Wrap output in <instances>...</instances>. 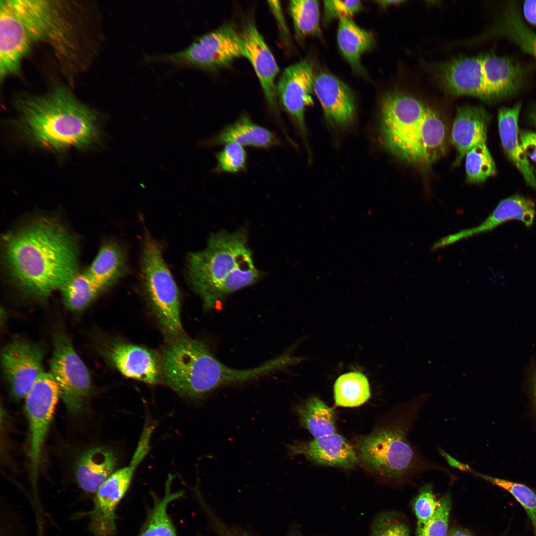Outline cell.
<instances>
[{
    "instance_id": "cell-1",
    "label": "cell",
    "mask_w": 536,
    "mask_h": 536,
    "mask_svg": "<svg viewBox=\"0 0 536 536\" xmlns=\"http://www.w3.org/2000/svg\"><path fill=\"white\" fill-rule=\"evenodd\" d=\"M75 239L59 222L42 217L8 234L3 257L8 273L24 295L48 298L78 272Z\"/></svg>"
},
{
    "instance_id": "cell-2",
    "label": "cell",
    "mask_w": 536,
    "mask_h": 536,
    "mask_svg": "<svg viewBox=\"0 0 536 536\" xmlns=\"http://www.w3.org/2000/svg\"><path fill=\"white\" fill-rule=\"evenodd\" d=\"M20 133L32 143L55 151L84 149L100 143L99 115L67 88L16 100Z\"/></svg>"
},
{
    "instance_id": "cell-3",
    "label": "cell",
    "mask_w": 536,
    "mask_h": 536,
    "mask_svg": "<svg viewBox=\"0 0 536 536\" xmlns=\"http://www.w3.org/2000/svg\"><path fill=\"white\" fill-rule=\"evenodd\" d=\"M428 397L425 394L409 400L395 420L358 437L354 449L359 463L386 479L400 482L430 470L450 472L427 460L408 438Z\"/></svg>"
},
{
    "instance_id": "cell-4",
    "label": "cell",
    "mask_w": 536,
    "mask_h": 536,
    "mask_svg": "<svg viewBox=\"0 0 536 536\" xmlns=\"http://www.w3.org/2000/svg\"><path fill=\"white\" fill-rule=\"evenodd\" d=\"M247 230L212 233L206 248L187 257V275L206 310L217 308L224 293L242 279L254 264Z\"/></svg>"
},
{
    "instance_id": "cell-5",
    "label": "cell",
    "mask_w": 536,
    "mask_h": 536,
    "mask_svg": "<svg viewBox=\"0 0 536 536\" xmlns=\"http://www.w3.org/2000/svg\"><path fill=\"white\" fill-rule=\"evenodd\" d=\"M162 377L178 394L200 399L236 384L241 374L217 359L202 342L184 336L168 343L161 356Z\"/></svg>"
},
{
    "instance_id": "cell-6",
    "label": "cell",
    "mask_w": 536,
    "mask_h": 536,
    "mask_svg": "<svg viewBox=\"0 0 536 536\" xmlns=\"http://www.w3.org/2000/svg\"><path fill=\"white\" fill-rule=\"evenodd\" d=\"M159 243L146 231L140 260V279L147 304L167 343L185 335L178 288Z\"/></svg>"
},
{
    "instance_id": "cell-7",
    "label": "cell",
    "mask_w": 536,
    "mask_h": 536,
    "mask_svg": "<svg viewBox=\"0 0 536 536\" xmlns=\"http://www.w3.org/2000/svg\"><path fill=\"white\" fill-rule=\"evenodd\" d=\"M240 57H244L241 33L232 25L225 24L199 37L181 51L146 55L142 61L212 71L228 66Z\"/></svg>"
},
{
    "instance_id": "cell-8",
    "label": "cell",
    "mask_w": 536,
    "mask_h": 536,
    "mask_svg": "<svg viewBox=\"0 0 536 536\" xmlns=\"http://www.w3.org/2000/svg\"><path fill=\"white\" fill-rule=\"evenodd\" d=\"M32 41L51 45L60 58L73 57L77 49L72 24L60 4L49 0H7Z\"/></svg>"
},
{
    "instance_id": "cell-9",
    "label": "cell",
    "mask_w": 536,
    "mask_h": 536,
    "mask_svg": "<svg viewBox=\"0 0 536 536\" xmlns=\"http://www.w3.org/2000/svg\"><path fill=\"white\" fill-rule=\"evenodd\" d=\"M52 341L50 373L58 386L60 397L66 407L71 412H78L92 390L90 373L63 330L55 331Z\"/></svg>"
},
{
    "instance_id": "cell-10",
    "label": "cell",
    "mask_w": 536,
    "mask_h": 536,
    "mask_svg": "<svg viewBox=\"0 0 536 536\" xmlns=\"http://www.w3.org/2000/svg\"><path fill=\"white\" fill-rule=\"evenodd\" d=\"M60 397L52 374L44 372L25 397V409L30 431L29 458L33 480H36L41 452Z\"/></svg>"
},
{
    "instance_id": "cell-11",
    "label": "cell",
    "mask_w": 536,
    "mask_h": 536,
    "mask_svg": "<svg viewBox=\"0 0 536 536\" xmlns=\"http://www.w3.org/2000/svg\"><path fill=\"white\" fill-rule=\"evenodd\" d=\"M428 107L399 91L387 93L379 106V139L391 153L423 119Z\"/></svg>"
},
{
    "instance_id": "cell-12",
    "label": "cell",
    "mask_w": 536,
    "mask_h": 536,
    "mask_svg": "<svg viewBox=\"0 0 536 536\" xmlns=\"http://www.w3.org/2000/svg\"><path fill=\"white\" fill-rule=\"evenodd\" d=\"M1 367L12 395L25 398L38 378L44 372V351L36 343L16 338L2 349Z\"/></svg>"
},
{
    "instance_id": "cell-13",
    "label": "cell",
    "mask_w": 536,
    "mask_h": 536,
    "mask_svg": "<svg viewBox=\"0 0 536 536\" xmlns=\"http://www.w3.org/2000/svg\"><path fill=\"white\" fill-rule=\"evenodd\" d=\"M446 148L445 126L437 113L429 107L421 122L393 154L411 165L425 167L441 157Z\"/></svg>"
},
{
    "instance_id": "cell-14",
    "label": "cell",
    "mask_w": 536,
    "mask_h": 536,
    "mask_svg": "<svg viewBox=\"0 0 536 536\" xmlns=\"http://www.w3.org/2000/svg\"><path fill=\"white\" fill-rule=\"evenodd\" d=\"M315 77L311 64L303 60L285 68L276 84L280 103L301 134L307 149L304 113L306 108L313 103Z\"/></svg>"
},
{
    "instance_id": "cell-15",
    "label": "cell",
    "mask_w": 536,
    "mask_h": 536,
    "mask_svg": "<svg viewBox=\"0 0 536 536\" xmlns=\"http://www.w3.org/2000/svg\"><path fill=\"white\" fill-rule=\"evenodd\" d=\"M142 458L134 454L130 464L114 472L96 492L89 528L95 536H114L116 510L128 490L136 467Z\"/></svg>"
},
{
    "instance_id": "cell-16",
    "label": "cell",
    "mask_w": 536,
    "mask_h": 536,
    "mask_svg": "<svg viewBox=\"0 0 536 536\" xmlns=\"http://www.w3.org/2000/svg\"><path fill=\"white\" fill-rule=\"evenodd\" d=\"M100 351L107 361L126 377L152 385L158 383L162 377L161 356L150 349L112 341L103 345Z\"/></svg>"
},
{
    "instance_id": "cell-17",
    "label": "cell",
    "mask_w": 536,
    "mask_h": 536,
    "mask_svg": "<svg viewBox=\"0 0 536 536\" xmlns=\"http://www.w3.org/2000/svg\"><path fill=\"white\" fill-rule=\"evenodd\" d=\"M241 35L244 57L252 65L259 79L267 104L275 116L279 117L275 80L279 68L269 47L255 25L249 22Z\"/></svg>"
},
{
    "instance_id": "cell-18",
    "label": "cell",
    "mask_w": 536,
    "mask_h": 536,
    "mask_svg": "<svg viewBox=\"0 0 536 536\" xmlns=\"http://www.w3.org/2000/svg\"><path fill=\"white\" fill-rule=\"evenodd\" d=\"M535 212V204L531 200L521 195L511 196L501 201L491 213L480 224L440 238L431 245V250L436 251L491 231L511 220L521 221L527 227H530L533 223Z\"/></svg>"
},
{
    "instance_id": "cell-19",
    "label": "cell",
    "mask_w": 536,
    "mask_h": 536,
    "mask_svg": "<svg viewBox=\"0 0 536 536\" xmlns=\"http://www.w3.org/2000/svg\"><path fill=\"white\" fill-rule=\"evenodd\" d=\"M0 4V76L17 74L32 41L7 0Z\"/></svg>"
},
{
    "instance_id": "cell-20",
    "label": "cell",
    "mask_w": 536,
    "mask_h": 536,
    "mask_svg": "<svg viewBox=\"0 0 536 536\" xmlns=\"http://www.w3.org/2000/svg\"><path fill=\"white\" fill-rule=\"evenodd\" d=\"M290 455H302L323 466L350 469L359 464L354 447L342 435L333 433L308 442L287 445Z\"/></svg>"
},
{
    "instance_id": "cell-21",
    "label": "cell",
    "mask_w": 536,
    "mask_h": 536,
    "mask_svg": "<svg viewBox=\"0 0 536 536\" xmlns=\"http://www.w3.org/2000/svg\"><path fill=\"white\" fill-rule=\"evenodd\" d=\"M314 91L322 106L327 120L344 127L351 123L355 113L353 93L334 75L322 72L315 77Z\"/></svg>"
},
{
    "instance_id": "cell-22",
    "label": "cell",
    "mask_w": 536,
    "mask_h": 536,
    "mask_svg": "<svg viewBox=\"0 0 536 536\" xmlns=\"http://www.w3.org/2000/svg\"><path fill=\"white\" fill-rule=\"evenodd\" d=\"M488 116L477 106L458 107L452 129L451 140L457 151L454 166L458 165L474 146L486 142Z\"/></svg>"
},
{
    "instance_id": "cell-23",
    "label": "cell",
    "mask_w": 536,
    "mask_h": 536,
    "mask_svg": "<svg viewBox=\"0 0 536 536\" xmlns=\"http://www.w3.org/2000/svg\"><path fill=\"white\" fill-rule=\"evenodd\" d=\"M230 142L263 149L270 148L281 143L274 133L255 123L246 114L241 115L215 135L201 143L204 146H215Z\"/></svg>"
},
{
    "instance_id": "cell-24",
    "label": "cell",
    "mask_w": 536,
    "mask_h": 536,
    "mask_svg": "<svg viewBox=\"0 0 536 536\" xmlns=\"http://www.w3.org/2000/svg\"><path fill=\"white\" fill-rule=\"evenodd\" d=\"M519 103L511 108L503 107L498 114V129L503 148L509 159L523 175L528 185L536 192V178L518 138Z\"/></svg>"
},
{
    "instance_id": "cell-25",
    "label": "cell",
    "mask_w": 536,
    "mask_h": 536,
    "mask_svg": "<svg viewBox=\"0 0 536 536\" xmlns=\"http://www.w3.org/2000/svg\"><path fill=\"white\" fill-rule=\"evenodd\" d=\"M117 458L110 450L103 447L91 449L79 458L75 477L79 486L85 492H96L114 472Z\"/></svg>"
},
{
    "instance_id": "cell-26",
    "label": "cell",
    "mask_w": 536,
    "mask_h": 536,
    "mask_svg": "<svg viewBox=\"0 0 536 536\" xmlns=\"http://www.w3.org/2000/svg\"><path fill=\"white\" fill-rule=\"evenodd\" d=\"M127 256L123 248L113 242L104 243L86 272L103 291L126 274Z\"/></svg>"
},
{
    "instance_id": "cell-27",
    "label": "cell",
    "mask_w": 536,
    "mask_h": 536,
    "mask_svg": "<svg viewBox=\"0 0 536 536\" xmlns=\"http://www.w3.org/2000/svg\"><path fill=\"white\" fill-rule=\"evenodd\" d=\"M337 40L344 59L354 70L361 72V57L374 44L372 34L358 26L350 16H347L339 19Z\"/></svg>"
},
{
    "instance_id": "cell-28",
    "label": "cell",
    "mask_w": 536,
    "mask_h": 536,
    "mask_svg": "<svg viewBox=\"0 0 536 536\" xmlns=\"http://www.w3.org/2000/svg\"><path fill=\"white\" fill-rule=\"evenodd\" d=\"M492 100L507 97L520 86L522 72L512 60L494 55L483 56Z\"/></svg>"
},
{
    "instance_id": "cell-29",
    "label": "cell",
    "mask_w": 536,
    "mask_h": 536,
    "mask_svg": "<svg viewBox=\"0 0 536 536\" xmlns=\"http://www.w3.org/2000/svg\"><path fill=\"white\" fill-rule=\"evenodd\" d=\"M173 476L170 474L166 481L163 497L153 495V504L148 512L138 536H177L175 527L168 513L169 504L183 496L182 490H171Z\"/></svg>"
},
{
    "instance_id": "cell-30",
    "label": "cell",
    "mask_w": 536,
    "mask_h": 536,
    "mask_svg": "<svg viewBox=\"0 0 536 536\" xmlns=\"http://www.w3.org/2000/svg\"><path fill=\"white\" fill-rule=\"evenodd\" d=\"M300 424L306 428L315 438L335 433V415L333 408L317 397L309 399L297 406Z\"/></svg>"
},
{
    "instance_id": "cell-31",
    "label": "cell",
    "mask_w": 536,
    "mask_h": 536,
    "mask_svg": "<svg viewBox=\"0 0 536 536\" xmlns=\"http://www.w3.org/2000/svg\"><path fill=\"white\" fill-rule=\"evenodd\" d=\"M65 307L79 312L86 309L103 291L85 272H77L60 289Z\"/></svg>"
},
{
    "instance_id": "cell-32",
    "label": "cell",
    "mask_w": 536,
    "mask_h": 536,
    "mask_svg": "<svg viewBox=\"0 0 536 536\" xmlns=\"http://www.w3.org/2000/svg\"><path fill=\"white\" fill-rule=\"evenodd\" d=\"M334 399L337 406L356 407L364 404L370 397L368 380L363 374L351 372L343 374L336 380Z\"/></svg>"
},
{
    "instance_id": "cell-33",
    "label": "cell",
    "mask_w": 536,
    "mask_h": 536,
    "mask_svg": "<svg viewBox=\"0 0 536 536\" xmlns=\"http://www.w3.org/2000/svg\"><path fill=\"white\" fill-rule=\"evenodd\" d=\"M290 12L297 39L320 35V10L318 1L292 0L289 2Z\"/></svg>"
},
{
    "instance_id": "cell-34",
    "label": "cell",
    "mask_w": 536,
    "mask_h": 536,
    "mask_svg": "<svg viewBox=\"0 0 536 536\" xmlns=\"http://www.w3.org/2000/svg\"><path fill=\"white\" fill-rule=\"evenodd\" d=\"M466 180L469 183L484 182L496 173L494 161L485 143L470 149L466 155Z\"/></svg>"
},
{
    "instance_id": "cell-35",
    "label": "cell",
    "mask_w": 536,
    "mask_h": 536,
    "mask_svg": "<svg viewBox=\"0 0 536 536\" xmlns=\"http://www.w3.org/2000/svg\"><path fill=\"white\" fill-rule=\"evenodd\" d=\"M472 474L509 492L525 509L533 527L534 536H536V494L531 488L522 483L495 477L475 470Z\"/></svg>"
},
{
    "instance_id": "cell-36",
    "label": "cell",
    "mask_w": 536,
    "mask_h": 536,
    "mask_svg": "<svg viewBox=\"0 0 536 536\" xmlns=\"http://www.w3.org/2000/svg\"><path fill=\"white\" fill-rule=\"evenodd\" d=\"M507 35L524 51L536 59V33L530 29L516 11L510 10L505 19Z\"/></svg>"
},
{
    "instance_id": "cell-37",
    "label": "cell",
    "mask_w": 536,
    "mask_h": 536,
    "mask_svg": "<svg viewBox=\"0 0 536 536\" xmlns=\"http://www.w3.org/2000/svg\"><path fill=\"white\" fill-rule=\"evenodd\" d=\"M438 507L433 517L425 524L417 523L416 536H447L451 507L449 493L439 500Z\"/></svg>"
},
{
    "instance_id": "cell-38",
    "label": "cell",
    "mask_w": 536,
    "mask_h": 536,
    "mask_svg": "<svg viewBox=\"0 0 536 536\" xmlns=\"http://www.w3.org/2000/svg\"><path fill=\"white\" fill-rule=\"evenodd\" d=\"M216 173H236L244 170L247 160V152L244 147L235 142L225 144L223 148L215 154Z\"/></svg>"
},
{
    "instance_id": "cell-39",
    "label": "cell",
    "mask_w": 536,
    "mask_h": 536,
    "mask_svg": "<svg viewBox=\"0 0 536 536\" xmlns=\"http://www.w3.org/2000/svg\"><path fill=\"white\" fill-rule=\"evenodd\" d=\"M369 536H409L408 526L397 513H378L373 519Z\"/></svg>"
},
{
    "instance_id": "cell-40",
    "label": "cell",
    "mask_w": 536,
    "mask_h": 536,
    "mask_svg": "<svg viewBox=\"0 0 536 536\" xmlns=\"http://www.w3.org/2000/svg\"><path fill=\"white\" fill-rule=\"evenodd\" d=\"M434 495L433 486L426 484L420 489L413 501V510L417 523L425 524L434 516L439 505Z\"/></svg>"
},
{
    "instance_id": "cell-41",
    "label": "cell",
    "mask_w": 536,
    "mask_h": 536,
    "mask_svg": "<svg viewBox=\"0 0 536 536\" xmlns=\"http://www.w3.org/2000/svg\"><path fill=\"white\" fill-rule=\"evenodd\" d=\"M324 20L325 22L338 18L339 19L355 14L362 8L360 0H325L324 1Z\"/></svg>"
},
{
    "instance_id": "cell-42",
    "label": "cell",
    "mask_w": 536,
    "mask_h": 536,
    "mask_svg": "<svg viewBox=\"0 0 536 536\" xmlns=\"http://www.w3.org/2000/svg\"><path fill=\"white\" fill-rule=\"evenodd\" d=\"M519 141L526 155L536 162V132L521 131Z\"/></svg>"
},
{
    "instance_id": "cell-43",
    "label": "cell",
    "mask_w": 536,
    "mask_h": 536,
    "mask_svg": "<svg viewBox=\"0 0 536 536\" xmlns=\"http://www.w3.org/2000/svg\"><path fill=\"white\" fill-rule=\"evenodd\" d=\"M438 450L450 466L462 471L472 473L474 470L468 464L458 461L442 449H439Z\"/></svg>"
},
{
    "instance_id": "cell-44",
    "label": "cell",
    "mask_w": 536,
    "mask_h": 536,
    "mask_svg": "<svg viewBox=\"0 0 536 536\" xmlns=\"http://www.w3.org/2000/svg\"><path fill=\"white\" fill-rule=\"evenodd\" d=\"M523 12L527 21L536 26V0L525 1L523 5Z\"/></svg>"
},
{
    "instance_id": "cell-45",
    "label": "cell",
    "mask_w": 536,
    "mask_h": 536,
    "mask_svg": "<svg viewBox=\"0 0 536 536\" xmlns=\"http://www.w3.org/2000/svg\"><path fill=\"white\" fill-rule=\"evenodd\" d=\"M212 520L213 525L219 536H250L247 533L238 534L233 532L220 522L215 516L212 515Z\"/></svg>"
},
{
    "instance_id": "cell-46",
    "label": "cell",
    "mask_w": 536,
    "mask_h": 536,
    "mask_svg": "<svg viewBox=\"0 0 536 536\" xmlns=\"http://www.w3.org/2000/svg\"><path fill=\"white\" fill-rule=\"evenodd\" d=\"M447 536H472V535L466 529L454 528L448 532Z\"/></svg>"
},
{
    "instance_id": "cell-47",
    "label": "cell",
    "mask_w": 536,
    "mask_h": 536,
    "mask_svg": "<svg viewBox=\"0 0 536 536\" xmlns=\"http://www.w3.org/2000/svg\"><path fill=\"white\" fill-rule=\"evenodd\" d=\"M376 2L377 3H378L379 4L382 6L383 7H387V6H391V5L399 4H400V3H402V2H404V0H378V1H376Z\"/></svg>"
},
{
    "instance_id": "cell-48",
    "label": "cell",
    "mask_w": 536,
    "mask_h": 536,
    "mask_svg": "<svg viewBox=\"0 0 536 536\" xmlns=\"http://www.w3.org/2000/svg\"><path fill=\"white\" fill-rule=\"evenodd\" d=\"M532 391L534 400V404L536 411V373L535 374L533 379Z\"/></svg>"
},
{
    "instance_id": "cell-49",
    "label": "cell",
    "mask_w": 536,
    "mask_h": 536,
    "mask_svg": "<svg viewBox=\"0 0 536 536\" xmlns=\"http://www.w3.org/2000/svg\"><path fill=\"white\" fill-rule=\"evenodd\" d=\"M530 116L533 123L536 126V106L531 111Z\"/></svg>"
}]
</instances>
